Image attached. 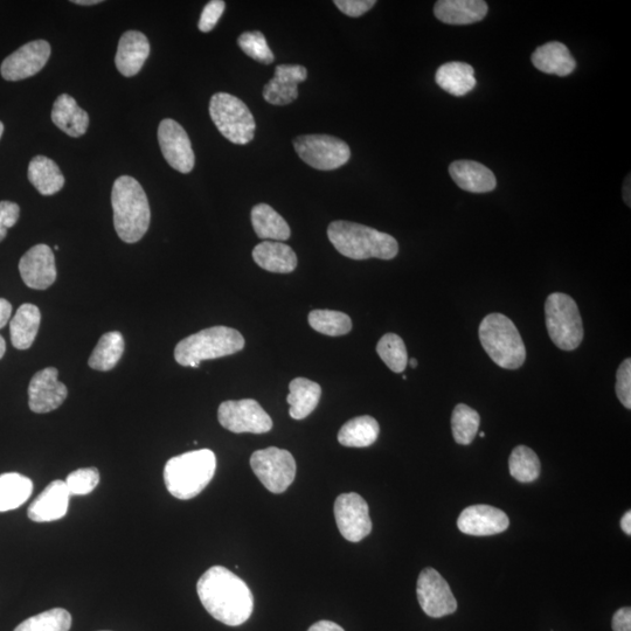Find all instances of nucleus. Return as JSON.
<instances>
[{
    "instance_id": "nucleus-1",
    "label": "nucleus",
    "mask_w": 631,
    "mask_h": 631,
    "mask_svg": "<svg viewBox=\"0 0 631 631\" xmlns=\"http://www.w3.org/2000/svg\"><path fill=\"white\" fill-rule=\"evenodd\" d=\"M197 592L208 614L226 626H241L253 614L251 589L223 566L211 567L199 579Z\"/></svg>"
},
{
    "instance_id": "nucleus-2",
    "label": "nucleus",
    "mask_w": 631,
    "mask_h": 631,
    "mask_svg": "<svg viewBox=\"0 0 631 631\" xmlns=\"http://www.w3.org/2000/svg\"><path fill=\"white\" fill-rule=\"evenodd\" d=\"M114 226L117 235L127 244H136L147 234L151 211L147 193L130 176L116 179L112 191Z\"/></svg>"
},
{
    "instance_id": "nucleus-3",
    "label": "nucleus",
    "mask_w": 631,
    "mask_h": 631,
    "mask_svg": "<svg viewBox=\"0 0 631 631\" xmlns=\"http://www.w3.org/2000/svg\"><path fill=\"white\" fill-rule=\"evenodd\" d=\"M328 237L339 253L352 260H392L399 253L392 235L350 221H334Z\"/></svg>"
},
{
    "instance_id": "nucleus-4",
    "label": "nucleus",
    "mask_w": 631,
    "mask_h": 631,
    "mask_svg": "<svg viewBox=\"0 0 631 631\" xmlns=\"http://www.w3.org/2000/svg\"><path fill=\"white\" fill-rule=\"evenodd\" d=\"M216 469L217 457L210 449L172 457L164 468L166 489L173 497L187 501L197 497L210 484Z\"/></svg>"
},
{
    "instance_id": "nucleus-5",
    "label": "nucleus",
    "mask_w": 631,
    "mask_h": 631,
    "mask_svg": "<svg viewBox=\"0 0 631 631\" xmlns=\"http://www.w3.org/2000/svg\"><path fill=\"white\" fill-rule=\"evenodd\" d=\"M478 336L485 352L496 365L517 370L526 359V349L516 325L502 314L484 317Z\"/></svg>"
},
{
    "instance_id": "nucleus-6",
    "label": "nucleus",
    "mask_w": 631,
    "mask_h": 631,
    "mask_svg": "<svg viewBox=\"0 0 631 631\" xmlns=\"http://www.w3.org/2000/svg\"><path fill=\"white\" fill-rule=\"evenodd\" d=\"M245 348V338L238 330L213 327L183 339L175 349L176 362L199 367L204 360L231 356Z\"/></svg>"
},
{
    "instance_id": "nucleus-7",
    "label": "nucleus",
    "mask_w": 631,
    "mask_h": 631,
    "mask_svg": "<svg viewBox=\"0 0 631 631\" xmlns=\"http://www.w3.org/2000/svg\"><path fill=\"white\" fill-rule=\"evenodd\" d=\"M545 320L552 342L564 351L579 348L584 339V325L577 302L571 296L554 293L545 303Z\"/></svg>"
},
{
    "instance_id": "nucleus-8",
    "label": "nucleus",
    "mask_w": 631,
    "mask_h": 631,
    "mask_svg": "<svg viewBox=\"0 0 631 631\" xmlns=\"http://www.w3.org/2000/svg\"><path fill=\"white\" fill-rule=\"evenodd\" d=\"M210 115L220 134L228 141L238 145L253 141L256 129L253 114L238 97L227 93L214 94Z\"/></svg>"
},
{
    "instance_id": "nucleus-9",
    "label": "nucleus",
    "mask_w": 631,
    "mask_h": 631,
    "mask_svg": "<svg viewBox=\"0 0 631 631\" xmlns=\"http://www.w3.org/2000/svg\"><path fill=\"white\" fill-rule=\"evenodd\" d=\"M297 155L311 168L332 171L350 161L349 145L329 135H303L294 140Z\"/></svg>"
},
{
    "instance_id": "nucleus-10",
    "label": "nucleus",
    "mask_w": 631,
    "mask_h": 631,
    "mask_svg": "<svg viewBox=\"0 0 631 631\" xmlns=\"http://www.w3.org/2000/svg\"><path fill=\"white\" fill-rule=\"evenodd\" d=\"M251 467L256 477L273 494H282L296 476V462L288 450L276 447L258 450L251 457Z\"/></svg>"
},
{
    "instance_id": "nucleus-11",
    "label": "nucleus",
    "mask_w": 631,
    "mask_h": 631,
    "mask_svg": "<svg viewBox=\"0 0 631 631\" xmlns=\"http://www.w3.org/2000/svg\"><path fill=\"white\" fill-rule=\"evenodd\" d=\"M218 419L227 431L237 434H265L273 428L272 418L253 399L223 402L219 407Z\"/></svg>"
},
{
    "instance_id": "nucleus-12",
    "label": "nucleus",
    "mask_w": 631,
    "mask_h": 631,
    "mask_svg": "<svg viewBox=\"0 0 631 631\" xmlns=\"http://www.w3.org/2000/svg\"><path fill=\"white\" fill-rule=\"evenodd\" d=\"M334 510L339 532L346 540L359 543L370 535L372 520L369 505L362 496L355 492L343 494L336 499Z\"/></svg>"
},
{
    "instance_id": "nucleus-13",
    "label": "nucleus",
    "mask_w": 631,
    "mask_h": 631,
    "mask_svg": "<svg viewBox=\"0 0 631 631\" xmlns=\"http://www.w3.org/2000/svg\"><path fill=\"white\" fill-rule=\"evenodd\" d=\"M416 593L422 610L434 619L456 612L457 602L452 589L434 568L428 567L421 572Z\"/></svg>"
},
{
    "instance_id": "nucleus-14",
    "label": "nucleus",
    "mask_w": 631,
    "mask_h": 631,
    "mask_svg": "<svg viewBox=\"0 0 631 631\" xmlns=\"http://www.w3.org/2000/svg\"><path fill=\"white\" fill-rule=\"evenodd\" d=\"M158 142L165 161L180 173H190L196 163L189 135L178 122L166 119L159 124Z\"/></svg>"
},
{
    "instance_id": "nucleus-15",
    "label": "nucleus",
    "mask_w": 631,
    "mask_h": 631,
    "mask_svg": "<svg viewBox=\"0 0 631 631\" xmlns=\"http://www.w3.org/2000/svg\"><path fill=\"white\" fill-rule=\"evenodd\" d=\"M51 57V45L46 40L27 43L3 61L0 73L6 81L31 78L45 67Z\"/></svg>"
},
{
    "instance_id": "nucleus-16",
    "label": "nucleus",
    "mask_w": 631,
    "mask_h": 631,
    "mask_svg": "<svg viewBox=\"0 0 631 631\" xmlns=\"http://www.w3.org/2000/svg\"><path fill=\"white\" fill-rule=\"evenodd\" d=\"M58 376L59 371L55 367H47L32 378L29 386V405L32 412L50 413L64 404L68 390L66 385L60 383Z\"/></svg>"
},
{
    "instance_id": "nucleus-17",
    "label": "nucleus",
    "mask_w": 631,
    "mask_h": 631,
    "mask_svg": "<svg viewBox=\"0 0 631 631\" xmlns=\"http://www.w3.org/2000/svg\"><path fill=\"white\" fill-rule=\"evenodd\" d=\"M19 272L27 287L36 290L50 288L57 280L54 253L47 245L29 249L19 262Z\"/></svg>"
},
{
    "instance_id": "nucleus-18",
    "label": "nucleus",
    "mask_w": 631,
    "mask_h": 631,
    "mask_svg": "<svg viewBox=\"0 0 631 631\" xmlns=\"http://www.w3.org/2000/svg\"><path fill=\"white\" fill-rule=\"evenodd\" d=\"M509 517L490 505H473L463 510L457 519V528L469 536H494L508 530Z\"/></svg>"
},
{
    "instance_id": "nucleus-19",
    "label": "nucleus",
    "mask_w": 631,
    "mask_h": 631,
    "mask_svg": "<svg viewBox=\"0 0 631 631\" xmlns=\"http://www.w3.org/2000/svg\"><path fill=\"white\" fill-rule=\"evenodd\" d=\"M307 78L308 71L303 66H277L274 78L263 88V97L274 106H287L298 97V83L304 82Z\"/></svg>"
},
{
    "instance_id": "nucleus-20",
    "label": "nucleus",
    "mask_w": 631,
    "mask_h": 631,
    "mask_svg": "<svg viewBox=\"0 0 631 631\" xmlns=\"http://www.w3.org/2000/svg\"><path fill=\"white\" fill-rule=\"evenodd\" d=\"M69 492L64 481H54L34 499L27 510V516L36 523L54 522L66 516L69 505Z\"/></svg>"
},
{
    "instance_id": "nucleus-21",
    "label": "nucleus",
    "mask_w": 631,
    "mask_h": 631,
    "mask_svg": "<svg viewBox=\"0 0 631 631\" xmlns=\"http://www.w3.org/2000/svg\"><path fill=\"white\" fill-rule=\"evenodd\" d=\"M150 55V43L144 33L128 31L120 39L115 58L119 72L127 78L140 73Z\"/></svg>"
},
{
    "instance_id": "nucleus-22",
    "label": "nucleus",
    "mask_w": 631,
    "mask_h": 631,
    "mask_svg": "<svg viewBox=\"0 0 631 631\" xmlns=\"http://www.w3.org/2000/svg\"><path fill=\"white\" fill-rule=\"evenodd\" d=\"M488 10V4L483 0H440L434 6L435 17L449 25L481 22L487 17Z\"/></svg>"
},
{
    "instance_id": "nucleus-23",
    "label": "nucleus",
    "mask_w": 631,
    "mask_h": 631,
    "mask_svg": "<svg viewBox=\"0 0 631 631\" xmlns=\"http://www.w3.org/2000/svg\"><path fill=\"white\" fill-rule=\"evenodd\" d=\"M449 173L460 189L471 193H488L497 186L494 173L481 163L457 161L450 164Z\"/></svg>"
},
{
    "instance_id": "nucleus-24",
    "label": "nucleus",
    "mask_w": 631,
    "mask_h": 631,
    "mask_svg": "<svg viewBox=\"0 0 631 631\" xmlns=\"http://www.w3.org/2000/svg\"><path fill=\"white\" fill-rule=\"evenodd\" d=\"M532 64L540 72L558 76L570 75L577 67V61L568 47L558 41L538 47L532 54Z\"/></svg>"
},
{
    "instance_id": "nucleus-25",
    "label": "nucleus",
    "mask_w": 631,
    "mask_h": 631,
    "mask_svg": "<svg viewBox=\"0 0 631 631\" xmlns=\"http://www.w3.org/2000/svg\"><path fill=\"white\" fill-rule=\"evenodd\" d=\"M52 121L65 134L75 138L85 135L89 127L88 113L67 94L60 95L54 102Z\"/></svg>"
},
{
    "instance_id": "nucleus-26",
    "label": "nucleus",
    "mask_w": 631,
    "mask_h": 631,
    "mask_svg": "<svg viewBox=\"0 0 631 631\" xmlns=\"http://www.w3.org/2000/svg\"><path fill=\"white\" fill-rule=\"evenodd\" d=\"M253 259L270 273L289 274L297 267V256L291 247L277 241H263L253 251Z\"/></svg>"
},
{
    "instance_id": "nucleus-27",
    "label": "nucleus",
    "mask_w": 631,
    "mask_h": 631,
    "mask_svg": "<svg viewBox=\"0 0 631 631\" xmlns=\"http://www.w3.org/2000/svg\"><path fill=\"white\" fill-rule=\"evenodd\" d=\"M438 86L450 95L461 97L473 90L477 81L474 68L466 62H448L435 75Z\"/></svg>"
},
{
    "instance_id": "nucleus-28",
    "label": "nucleus",
    "mask_w": 631,
    "mask_h": 631,
    "mask_svg": "<svg viewBox=\"0 0 631 631\" xmlns=\"http://www.w3.org/2000/svg\"><path fill=\"white\" fill-rule=\"evenodd\" d=\"M289 390L287 401L290 405L291 418L303 420L315 411L322 395L320 385L309 379L296 378L291 381Z\"/></svg>"
},
{
    "instance_id": "nucleus-29",
    "label": "nucleus",
    "mask_w": 631,
    "mask_h": 631,
    "mask_svg": "<svg viewBox=\"0 0 631 631\" xmlns=\"http://www.w3.org/2000/svg\"><path fill=\"white\" fill-rule=\"evenodd\" d=\"M41 314L36 305L23 304L10 323L11 342L17 350L30 349L40 328Z\"/></svg>"
},
{
    "instance_id": "nucleus-30",
    "label": "nucleus",
    "mask_w": 631,
    "mask_h": 631,
    "mask_svg": "<svg viewBox=\"0 0 631 631\" xmlns=\"http://www.w3.org/2000/svg\"><path fill=\"white\" fill-rule=\"evenodd\" d=\"M29 179L43 196H53L62 190L65 177L57 163L45 156L34 157L29 165Z\"/></svg>"
},
{
    "instance_id": "nucleus-31",
    "label": "nucleus",
    "mask_w": 631,
    "mask_h": 631,
    "mask_svg": "<svg viewBox=\"0 0 631 631\" xmlns=\"http://www.w3.org/2000/svg\"><path fill=\"white\" fill-rule=\"evenodd\" d=\"M252 225L262 240L286 241L290 238V227L272 206L259 204L252 210Z\"/></svg>"
},
{
    "instance_id": "nucleus-32",
    "label": "nucleus",
    "mask_w": 631,
    "mask_h": 631,
    "mask_svg": "<svg viewBox=\"0 0 631 631\" xmlns=\"http://www.w3.org/2000/svg\"><path fill=\"white\" fill-rule=\"evenodd\" d=\"M380 427L372 416L364 415L352 419L341 428L338 441L344 447L366 448L377 441Z\"/></svg>"
},
{
    "instance_id": "nucleus-33",
    "label": "nucleus",
    "mask_w": 631,
    "mask_h": 631,
    "mask_svg": "<svg viewBox=\"0 0 631 631\" xmlns=\"http://www.w3.org/2000/svg\"><path fill=\"white\" fill-rule=\"evenodd\" d=\"M33 492V482L29 477L18 473L0 475V512L20 508L29 501Z\"/></svg>"
},
{
    "instance_id": "nucleus-34",
    "label": "nucleus",
    "mask_w": 631,
    "mask_h": 631,
    "mask_svg": "<svg viewBox=\"0 0 631 631\" xmlns=\"http://www.w3.org/2000/svg\"><path fill=\"white\" fill-rule=\"evenodd\" d=\"M126 349V342L121 332L113 331L104 334L97 343L88 365L93 370L107 372L119 364Z\"/></svg>"
},
{
    "instance_id": "nucleus-35",
    "label": "nucleus",
    "mask_w": 631,
    "mask_h": 631,
    "mask_svg": "<svg viewBox=\"0 0 631 631\" xmlns=\"http://www.w3.org/2000/svg\"><path fill=\"white\" fill-rule=\"evenodd\" d=\"M510 474L520 483L535 482L542 471L539 457L526 446H518L512 450L509 459Z\"/></svg>"
},
{
    "instance_id": "nucleus-36",
    "label": "nucleus",
    "mask_w": 631,
    "mask_h": 631,
    "mask_svg": "<svg viewBox=\"0 0 631 631\" xmlns=\"http://www.w3.org/2000/svg\"><path fill=\"white\" fill-rule=\"evenodd\" d=\"M312 329L322 335L339 337L348 335L352 330L351 318L344 312L334 310H314L309 314Z\"/></svg>"
},
{
    "instance_id": "nucleus-37",
    "label": "nucleus",
    "mask_w": 631,
    "mask_h": 631,
    "mask_svg": "<svg viewBox=\"0 0 631 631\" xmlns=\"http://www.w3.org/2000/svg\"><path fill=\"white\" fill-rule=\"evenodd\" d=\"M480 414L475 409L460 404L452 415V431L454 439L459 445L468 446L473 442L480 428Z\"/></svg>"
},
{
    "instance_id": "nucleus-38",
    "label": "nucleus",
    "mask_w": 631,
    "mask_h": 631,
    "mask_svg": "<svg viewBox=\"0 0 631 631\" xmlns=\"http://www.w3.org/2000/svg\"><path fill=\"white\" fill-rule=\"evenodd\" d=\"M72 616L66 609L54 608L30 617L20 623L15 631H69Z\"/></svg>"
},
{
    "instance_id": "nucleus-39",
    "label": "nucleus",
    "mask_w": 631,
    "mask_h": 631,
    "mask_svg": "<svg viewBox=\"0 0 631 631\" xmlns=\"http://www.w3.org/2000/svg\"><path fill=\"white\" fill-rule=\"evenodd\" d=\"M377 352L388 369L394 373H402L408 364V353L402 338L395 334H387L380 339Z\"/></svg>"
},
{
    "instance_id": "nucleus-40",
    "label": "nucleus",
    "mask_w": 631,
    "mask_h": 631,
    "mask_svg": "<svg viewBox=\"0 0 631 631\" xmlns=\"http://www.w3.org/2000/svg\"><path fill=\"white\" fill-rule=\"evenodd\" d=\"M238 44L249 58L260 62V64L270 65L275 59L266 37L259 31L242 33L238 39Z\"/></svg>"
},
{
    "instance_id": "nucleus-41",
    "label": "nucleus",
    "mask_w": 631,
    "mask_h": 631,
    "mask_svg": "<svg viewBox=\"0 0 631 631\" xmlns=\"http://www.w3.org/2000/svg\"><path fill=\"white\" fill-rule=\"evenodd\" d=\"M71 496H86L100 483V473L96 468H83L73 471L65 481Z\"/></svg>"
},
{
    "instance_id": "nucleus-42",
    "label": "nucleus",
    "mask_w": 631,
    "mask_h": 631,
    "mask_svg": "<svg viewBox=\"0 0 631 631\" xmlns=\"http://www.w3.org/2000/svg\"><path fill=\"white\" fill-rule=\"evenodd\" d=\"M616 395L621 404L631 409V360H624L616 373Z\"/></svg>"
},
{
    "instance_id": "nucleus-43",
    "label": "nucleus",
    "mask_w": 631,
    "mask_h": 631,
    "mask_svg": "<svg viewBox=\"0 0 631 631\" xmlns=\"http://www.w3.org/2000/svg\"><path fill=\"white\" fill-rule=\"evenodd\" d=\"M225 9L226 3L223 0H212L201 12L198 29L203 33L211 32L223 17Z\"/></svg>"
},
{
    "instance_id": "nucleus-44",
    "label": "nucleus",
    "mask_w": 631,
    "mask_h": 631,
    "mask_svg": "<svg viewBox=\"0 0 631 631\" xmlns=\"http://www.w3.org/2000/svg\"><path fill=\"white\" fill-rule=\"evenodd\" d=\"M20 217V207L12 201H0V242H2L11 227L17 224Z\"/></svg>"
},
{
    "instance_id": "nucleus-45",
    "label": "nucleus",
    "mask_w": 631,
    "mask_h": 631,
    "mask_svg": "<svg viewBox=\"0 0 631 631\" xmlns=\"http://www.w3.org/2000/svg\"><path fill=\"white\" fill-rule=\"evenodd\" d=\"M376 0H336L335 5L344 15L358 18L365 15L376 5Z\"/></svg>"
},
{
    "instance_id": "nucleus-46",
    "label": "nucleus",
    "mask_w": 631,
    "mask_h": 631,
    "mask_svg": "<svg viewBox=\"0 0 631 631\" xmlns=\"http://www.w3.org/2000/svg\"><path fill=\"white\" fill-rule=\"evenodd\" d=\"M612 627L614 631H631V609L624 607L614 614Z\"/></svg>"
},
{
    "instance_id": "nucleus-47",
    "label": "nucleus",
    "mask_w": 631,
    "mask_h": 631,
    "mask_svg": "<svg viewBox=\"0 0 631 631\" xmlns=\"http://www.w3.org/2000/svg\"><path fill=\"white\" fill-rule=\"evenodd\" d=\"M12 315V305L5 298H0V329L5 328Z\"/></svg>"
},
{
    "instance_id": "nucleus-48",
    "label": "nucleus",
    "mask_w": 631,
    "mask_h": 631,
    "mask_svg": "<svg viewBox=\"0 0 631 631\" xmlns=\"http://www.w3.org/2000/svg\"><path fill=\"white\" fill-rule=\"evenodd\" d=\"M308 631H345L337 623L331 621H320L312 624Z\"/></svg>"
},
{
    "instance_id": "nucleus-49",
    "label": "nucleus",
    "mask_w": 631,
    "mask_h": 631,
    "mask_svg": "<svg viewBox=\"0 0 631 631\" xmlns=\"http://www.w3.org/2000/svg\"><path fill=\"white\" fill-rule=\"evenodd\" d=\"M621 529L627 536H631V512L628 511L624 513V516L621 519Z\"/></svg>"
},
{
    "instance_id": "nucleus-50",
    "label": "nucleus",
    "mask_w": 631,
    "mask_h": 631,
    "mask_svg": "<svg viewBox=\"0 0 631 631\" xmlns=\"http://www.w3.org/2000/svg\"><path fill=\"white\" fill-rule=\"evenodd\" d=\"M623 198L626 204L630 207V176L626 180V184L623 187Z\"/></svg>"
},
{
    "instance_id": "nucleus-51",
    "label": "nucleus",
    "mask_w": 631,
    "mask_h": 631,
    "mask_svg": "<svg viewBox=\"0 0 631 631\" xmlns=\"http://www.w3.org/2000/svg\"><path fill=\"white\" fill-rule=\"evenodd\" d=\"M74 4L89 6V5H97L102 3L101 0H74Z\"/></svg>"
},
{
    "instance_id": "nucleus-52",
    "label": "nucleus",
    "mask_w": 631,
    "mask_h": 631,
    "mask_svg": "<svg viewBox=\"0 0 631 631\" xmlns=\"http://www.w3.org/2000/svg\"><path fill=\"white\" fill-rule=\"evenodd\" d=\"M5 351H6L5 339L2 336H0V359H2L5 356Z\"/></svg>"
},
{
    "instance_id": "nucleus-53",
    "label": "nucleus",
    "mask_w": 631,
    "mask_h": 631,
    "mask_svg": "<svg viewBox=\"0 0 631 631\" xmlns=\"http://www.w3.org/2000/svg\"><path fill=\"white\" fill-rule=\"evenodd\" d=\"M409 365H411L413 367V369H416V367H418V360H416L415 358H412L411 360H408Z\"/></svg>"
},
{
    "instance_id": "nucleus-54",
    "label": "nucleus",
    "mask_w": 631,
    "mask_h": 631,
    "mask_svg": "<svg viewBox=\"0 0 631 631\" xmlns=\"http://www.w3.org/2000/svg\"><path fill=\"white\" fill-rule=\"evenodd\" d=\"M3 134H4V124L0 122V138H2Z\"/></svg>"
},
{
    "instance_id": "nucleus-55",
    "label": "nucleus",
    "mask_w": 631,
    "mask_h": 631,
    "mask_svg": "<svg viewBox=\"0 0 631 631\" xmlns=\"http://www.w3.org/2000/svg\"><path fill=\"white\" fill-rule=\"evenodd\" d=\"M481 438H484L485 434L483 432L480 433Z\"/></svg>"
}]
</instances>
